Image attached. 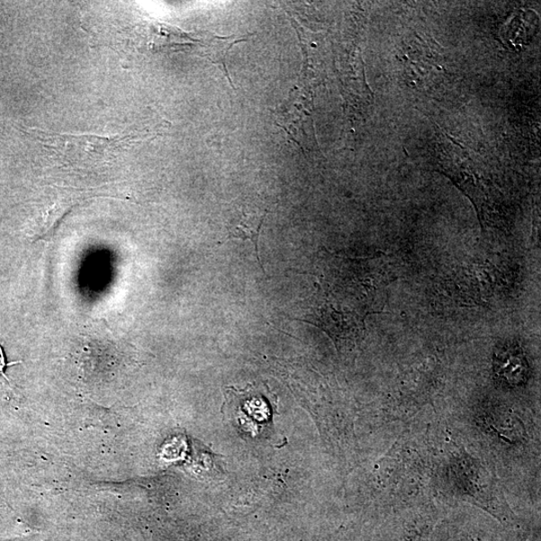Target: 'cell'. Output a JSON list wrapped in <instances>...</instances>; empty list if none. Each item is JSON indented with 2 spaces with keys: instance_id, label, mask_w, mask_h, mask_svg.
Instances as JSON below:
<instances>
[{
  "instance_id": "1",
  "label": "cell",
  "mask_w": 541,
  "mask_h": 541,
  "mask_svg": "<svg viewBox=\"0 0 541 541\" xmlns=\"http://www.w3.org/2000/svg\"><path fill=\"white\" fill-rule=\"evenodd\" d=\"M30 134L50 150L59 162L75 167L106 164L117 158L123 149L140 140L135 134L114 137L95 135L57 134L31 129Z\"/></svg>"
},
{
  "instance_id": "2",
  "label": "cell",
  "mask_w": 541,
  "mask_h": 541,
  "mask_svg": "<svg viewBox=\"0 0 541 541\" xmlns=\"http://www.w3.org/2000/svg\"><path fill=\"white\" fill-rule=\"evenodd\" d=\"M224 410L239 431L258 436L272 421V401L267 395L249 384L245 389L225 388Z\"/></svg>"
},
{
  "instance_id": "3",
  "label": "cell",
  "mask_w": 541,
  "mask_h": 541,
  "mask_svg": "<svg viewBox=\"0 0 541 541\" xmlns=\"http://www.w3.org/2000/svg\"><path fill=\"white\" fill-rule=\"evenodd\" d=\"M496 374L511 384H520L526 378L527 365L519 351L503 349L496 355L494 362Z\"/></svg>"
},
{
  "instance_id": "4",
  "label": "cell",
  "mask_w": 541,
  "mask_h": 541,
  "mask_svg": "<svg viewBox=\"0 0 541 541\" xmlns=\"http://www.w3.org/2000/svg\"><path fill=\"white\" fill-rule=\"evenodd\" d=\"M265 217L266 214L260 216H251L247 214V212L243 210V218L241 221H239L238 224L230 226L228 230L229 239L236 238L243 239V241L249 239L254 246L257 261H258L260 268L264 273L265 270L260 259L258 242Z\"/></svg>"
},
{
  "instance_id": "5",
  "label": "cell",
  "mask_w": 541,
  "mask_h": 541,
  "mask_svg": "<svg viewBox=\"0 0 541 541\" xmlns=\"http://www.w3.org/2000/svg\"><path fill=\"white\" fill-rule=\"evenodd\" d=\"M239 41H241V40L230 41L229 39H212V41H209L208 47H205V55H203L208 58L212 64L219 66L221 68V70H224V74L228 78L229 83L233 87L234 85L227 68L226 57L229 50Z\"/></svg>"
},
{
  "instance_id": "6",
  "label": "cell",
  "mask_w": 541,
  "mask_h": 541,
  "mask_svg": "<svg viewBox=\"0 0 541 541\" xmlns=\"http://www.w3.org/2000/svg\"><path fill=\"white\" fill-rule=\"evenodd\" d=\"M6 366H7V365L5 362V352H4V349L2 348V346H0V375L5 376V369Z\"/></svg>"
}]
</instances>
